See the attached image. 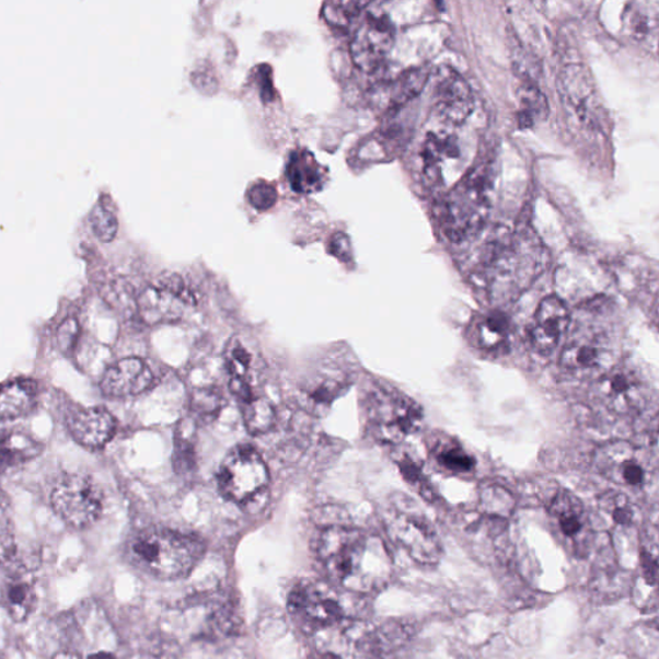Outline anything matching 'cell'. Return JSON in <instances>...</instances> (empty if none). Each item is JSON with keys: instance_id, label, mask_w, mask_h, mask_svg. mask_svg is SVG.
Wrapping results in <instances>:
<instances>
[{"instance_id": "cell-1", "label": "cell", "mask_w": 659, "mask_h": 659, "mask_svg": "<svg viewBox=\"0 0 659 659\" xmlns=\"http://www.w3.org/2000/svg\"><path fill=\"white\" fill-rule=\"evenodd\" d=\"M319 555L333 582L356 594L382 588L391 576L384 544L361 531L328 527L320 536Z\"/></svg>"}, {"instance_id": "cell-2", "label": "cell", "mask_w": 659, "mask_h": 659, "mask_svg": "<svg viewBox=\"0 0 659 659\" xmlns=\"http://www.w3.org/2000/svg\"><path fill=\"white\" fill-rule=\"evenodd\" d=\"M200 540L165 529L139 531L127 545L128 559L142 574L158 580L186 577L203 555Z\"/></svg>"}, {"instance_id": "cell-3", "label": "cell", "mask_w": 659, "mask_h": 659, "mask_svg": "<svg viewBox=\"0 0 659 659\" xmlns=\"http://www.w3.org/2000/svg\"><path fill=\"white\" fill-rule=\"evenodd\" d=\"M546 248L529 224L496 234L481 255V267L489 282L521 285L533 280L546 266Z\"/></svg>"}, {"instance_id": "cell-4", "label": "cell", "mask_w": 659, "mask_h": 659, "mask_svg": "<svg viewBox=\"0 0 659 659\" xmlns=\"http://www.w3.org/2000/svg\"><path fill=\"white\" fill-rule=\"evenodd\" d=\"M495 167L490 163L465 175L444 200L442 226L452 243L474 238L485 227L495 188Z\"/></svg>"}, {"instance_id": "cell-5", "label": "cell", "mask_w": 659, "mask_h": 659, "mask_svg": "<svg viewBox=\"0 0 659 659\" xmlns=\"http://www.w3.org/2000/svg\"><path fill=\"white\" fill-rule=\"evenodd\" d=\"M409 499L400 496L393 501L388 516L386 529L401 547L423 564H435L442 556V544L427 517L409 505Z\"/></svg>"}, {"instance_id": "cell-6", "label": "cell", "mask_w": 659, "mask_h": 659, "mask_svg": "<svg viewBox=\"0 0 659 659\" xmlns=\"http://www.w3.org/2000/svg\"><path fill=\"white\" fill-rule=\"evenodd\" d=\"M269 481L268 467L251 446L229 453L219 469L218 483L226 499L248 505L258 499Z\"/></svg>"}, {"instance_id": "cell-7", "label": "cell", "mask_w": 659, "mask_h": 659, "mask_svg": "<svg viewBox=\"0 0 659 659\" xmlns=\"http://www.w3.org/2000/svg\"><path fill=\"white\" fill-rule=\"evenodd\" d=\"M369 417L373 436L379 441L398 444L420 429L421 407L406 395L378 391L370 397Z\"/></svg>"}, {"instance_id": "cell-8", "label": "cell", "mask_w": 659, "mask_h": 659, "mask_svg": "<svg viewBox=\"0 0 659 659\" xmlns=\"http://www.w3.org/2000/svg\"><path fill=\"white\" fill-rule=\"evenodd\" d=\"M592 395L599 405L617 416L638 415L646 408L649 386L639 370L628 363L611 366L600 373Z\"/></svg>"}, {"instance_id": "cell-9", "label": "cell", "mask_w": 659, "mask_h": 659, "mask_svg": "<svg viewBox=\"0 0 659 659\" xmlns=\"http://www.w3.org/2000/svg\"><path fill=\"white\" fill-rule=\"evenodd\" d=\"M50 502L62 521L80 530L96 522L104 509V497L96 483L78 474L57 483Z\"/></svg>"}, {"instance_id": "cell-10", "label": "cell", "mask_w": 659, "mask_h": 659, "mask_svg": "<svg viewBox=\"0 0 659 659\" xmlns=\"http://www.w3.org/2000/svg\"><path fill=\"white\" fill-rule=\"evenodd\" d=\"M594 465L606 481L624 488L647 485L651 473L647 453L627 441H611L598 447Z\"/></svg>"}, {"instance_id": "cell-11", "label": "cell", "mask_w": 659, "mask_h": 659, "mask_svg": "<svg viewBox=\"0 0 659 659\" xmlns=\"http://www.w3.org/2000/svg\"><path fill=\"white\" fill-rule=\"evenodd\" d=\"M394 43V27L385 13L366 12L350 43V56L358 69L373 72L385 61Z\"/></svg>"}, {"instance_id": "cell-12", "label": "cell", "mask_w": 659, "mask_h": 659, "mask_svg": "<svg viewBox=\"0 0 659 659\" xmlns=\"http://www.w3.org/2000/svg\"><path fill=\"white\" fill-rule=\"evenodd\" d=\"M551 517L556 532L570 551L578 558L589 555L592 544V527L581 500L567 489L559 490L551 505Z\"/></svg>"}, {"instance_id": "cell-13", "label": "cell", "mask_w": 659, "mask_h": 659, "mask_svg": "<svg viewBox=\"0 0 659 659\" xmlns=\"http://www.w3.org/2000/svg\"><path fill=\"white\" fill-rule=\"evenodd\" d=\"M435 112L447 126H461L474 108L472 88L456 70L443 66L436 77Z\"/></svg>"}, {"instance_id": "cell-14", "label": "cell", "mask_w": 659, "mask_h": 659, "mask_svg": "<svg viewBox=\"0 0 659 659\" xmlns=\"http://www.w3.org/2000/svg\"><path fill=\"white\" fill-rule=\"evenodd\" d=\"M296 610L317 626H332L346 618V603L334 586L324 582L304 583L294 592Z\"/></svg>"}, {"instance_id": "cell-15", "label": "cell", "mask_w": 659, "mask_h": 659, "mask_svg": "<svg viewBox=\"0 0 659 659\" xmlns=\"http://www.w3.org/2000/svg\"><path fill=\"white\" fill-rule=\"evenodd\" d=\"M570 322L566 303L556 296L540 303L529 328L531 346L541 355H551L558 348Z\"/></svg>"}, {"instance_id": "cell-16", "label": "cell", "mask_w": 659, "mask_h": 659, "mask_svg": "<svg viewBox=\"0 0 659 659\" xmlns=\"http://www.w3.org/2000/svg\"><path fill=\"white\" fill-rule=\"evenodd\" d=\"M611 354L608 350V342L603 335L582 332L574 335L564 347L560 363L564 369L576 373H594L603 370Z\"/></svg>"}, {"instance_id": "cell-17", "label": "cell", "mask_w": 659, "mask_h": 659, "mask_svg": "<svg viewBox=\"0 0 659 659\" xmlns=\"http://www.w3.org/2000/svg\"><path fill=\"white\" fill-rule=\"evenodd\" d=\"M152 382L153 373L149 366L139 358L130 357L107 369L101 380V390L113 398L135 397L148 391Z\"/></svg>"}, {"instance_id": "cell-18", "label": "cell", "mask_w": 659, "mask_h": 659, "mask_svg": "<svg viewBox=\"0 0 659 659\" xmlns=\"http://www.w3.org/2000/svg\"><path fill=\"white\" fill-rule=\"evenodd\" d=\"M560 91L564 100L573 107L586 126L598 124L599 102L594 85L582 66L569 65L562 71Z\"/></svg>"}, {"instance_id": "cell-19", "label": "cell", "mask_w": 659, "mask_h": 659, "mask_svg": "<svg viewBox=\"0 0 659 659\" xmlns=\"http://www.w3.org/2000/svg\"><path fill=\"white\" fill-rule=\"evenodd\" d=\"M68 426L72 438L88 449H102L116 430L114 416L101 407L79 409L69 417Z\"/></svg>"}, {"instance_id": "cell-20", "label": "cell", "mask_w": 659, "mask_h": 659, "mask_svg": "<svg viewBox=\"0 0 659 659\" xmlns=\"http://www.w3.org/2000/svg\"><path fill=\"white\" fill-rule=\"evenodd\" d=\"M185 300L163 288L150 287L137 299L139 316L149 325L171 324L185 312Z\"/></svg>"}, {"instance_id": "cell-21", "label": "cell", "mask_w": 659, "mask_h": 659, "mask_svg": "<svg viewBox=\"0 0 659 659\" xmlns=\"http://www.w3.org/2000/svg\"><path fill=\"white\" fill-rule=\"evenodd\" d=\"M458 158H460V148L456 137L447 131H431L421 149L424 175L435 185L441 180V164Z\"/></svg>"}, {"instance_id": "cell-22", "label": "cell", "mask_w": 659, "mask_h": 659, "mask_svg": "<svg viewBox=\"0 0 659 659\" xmlns=\"http://www.w3.org/2000/svg\"><path fill=\"white\" fill-rule=\"evenodd\" d=\"M625 26L635 42L657 47L659 27L658 2H634L627 4Z\"/></svg>"}, {"instance_id": "cell-23", "label": "cell", "mask_w": 659, "mask_h": 659, "mask_svg": "<svg viewBox=\"0 0 659 659\" xmlns=\"http://www.w3.org/2000/svg\"><path fill=\"white\" fill-rule=\"evenodd\" d=\"M325 171L309 150L292 152L288 164V178L294 192L312 194L324 185Z\"/></svg>"}, {"instance_id": "cell-24", "label": "cell", "mask_w": 659, "mask_h": 659, "mask_svg": "<svg viewBox=\"0 0 659 659\" xmlns=\"http://www.w3.org/2000/svg\"><path fill=\"white\" fill-rule=\"evenodd\" d=\"M41 452L42 444L25 431L0 433V472L25 464Z\"/></svg>"}, {"instance_id": "cell-25", "label": "cell", "mask_w": 659, "mask_h": 659, "mask_svg": "<svg viewBox=\"0 0 659 659\" xmlns=\"http://www.w3.org/2000/svg\"><path fill=\"white\" fill-rule=\"evenodd\" d=\"M2 604L14 622H24L32 616L36 606V591L32 582L13 577L4 585Z\"/></svg>"}, {"instance_id": "cell-26", "label": "cell", "mask_w": 659, "mask_h": 659, "mask_svg": "<svg viewBox=\"0 0 659 659\" xmlns=\"http://www.w3.org/2000/svg\"><path fill=\"white\" fill-rule=\"evenodd\" d=\"M36 404V388L27 380H18L0 390V417L18 419L32 413Z\"/></svg>"}, {"instance_id": "cell-27", "label": "cell", "mask_w": 659, "mask_h": 659, "mask_svg": "<svg viewBox=\"0 0 659 659\" xmlns=\"http://www.w3.org/2000/svg\"><path fill=\"white\" fill-rule=\"evenodd\" d=\"M518 123L522 128H531L548 114L547 100L534 80H522L518 90Z\"/></svg>"}, {"instance_id": "cell-28", "label": "cell", "mask_w": 659, "mask_h": 659, "mask_svg": "<svg viewBox=\"0 0 659 659\" xmlns=\"http://www.w3.org/2000/svg\"><path fill=\"white\" fill-rule=\"evenodd\" d=\"M429 79V72L423 68H414L402 72V74L394 80L391 90V105L392 107H401L407 104V102L419 96L423 88L426 86Z\"/></svg>"}, {"instance_id": "cell-29", "label": "cell", "mask_w": 659, "mask_h": 659, "mask_svg": "<svg viewBox=\"0 0 659 659\" xmlns=\"http://www.w3.org/2000/svg\"><path fill=\"white\" fill-rule=\"evenodd\" d=\"M243 420L248 433L265 435L274 428L276 413L273 404L266 398H253L243 404Z\"/></svg>"}, {"instance_id": "cell-30", "label": "cell", "mask_w": 659, "mask_h": 659, "mask_svg": "<svg viewBox=\"0 0 659 659\" xmlns=\"http://www.w3.org/2000/svg\"><path fill=\"white\" fill-rule=\"evenodd\" d=\"M599 509L616 525L629 527L635 522V508L625 494L605 493L599 497Z\"/></svg>"}, {"instance_id": "cell-31", "label": "cell", "mask_w": 659, "mask_h": 659, "mask_svg": "<svg viewBox=\"0 0 659 659\" xmlns=\"http://www.w3.org/2000/svg\"><path fill=\"white\" fill-rule=\"evenodd\" d=\"M224 395L217 386L196 388L189 397V407L199 417H215L222 412Z\"/></svg>"}, {"instance_id": "cell-32", "label": "cell", "mask_w": 659, "mask_h": 659, "mask_svg": "<svg viewBox=\"0 0 659 659\" xmlns=\"http://www.w3.org/2000/svg\"><path fill=\"white\" fill-rule=\"evenodd\" d=\"M509 320L502 313L489 314L479 324V340L483 347L495 349L501 347L508 339Z\"/></svg>"}, {"instance_id": "cell-33", "label": "cell", "mask_w": 659, "mask_h": 659, "mask_svg": "<svg viewBox=\"0 0 659 659\" xmlns=\"http://www.w3.org/2000/svg\"><path fill=\"white\" fill-rule=\"evenodd\" d=\"M366 7H368V3L362 2H330L324 7V16L327 24L338 28H347L351 25V22L360 18Z\"/></svg>"}, {"instance_id": "cell-34", "label": "cell", "mask_w": 659, "mask_h": 659, "mask_svg": "<svg viewBox=\"0 0 659 659\" xmlns=\"http://www.w3.org/2000/svg\"><path fill=\"white\" fill-rule=\"evenodd\" d=\"M437 458L439 464L453 473H467L475 466V460L456 443H443L439 447Z\"/></svg>"}, {"instance_id": "cell-35", "label": "cell", "mask_w": 659, "mask_h": 659, "mask_svg": "<svg viewBox=\"0 0 659 659\" xmlns=\"http://www.w3.org/2000/svg\"><path fill=\"white\" fill-rule=\"evenodd\" d=\"M91 223L93 233L102 243H112L119 231V223L112 211L104 207H96L92 211Z\"/></svg>"}, {"instance_id": "cell-36", "label": "cell", "mask_w": 659, "mask_h": 659, "mask_svg": "<svg viewBox=\"0 0 659 659\" xmlns=\"http://www.w3.org/2000/svg\"><path fill=\"white\" fill-rule=\"evenodd\" d=\"M16 533L9 516L0 508V562L10 563L18 555Z\"/></svg>"}, {"instance_id": "cell-37", "label": "cell", "mask_w": 659, "mask_h": 659, "mask_svg": "<svg viewBox=\"0 0 659 659\" xmlns=\"http://www.w3.org/2000/svg\"><path fill=\"white\" fill-rule=\"evenodd\" d=\"M226 361L232 378L246 379L252 365V355L239 342H231L229 348H227Z\"/></svg>"}, {"instance_id": "cell-38", "label": "cell", "mask_w": 659, "mask_h": 659, "mask_svg": "<svg viewBox=\"0 0 659 659\" xmlns=\"http://www.w3.org/2000/svg\"><path fill=\"white\" fill-rule=\"evenodd\" d=\"M196 464L195 447L189 439L177 437L175 439L173 465L175 471L186 474L194 471Z\"/></svg>"}, {"instance_id": "cell-39", "label": "cell", "mask_w": 659, "mask_h": 659, "mask_svg": "<svg viewBox=\"0 0 659 659\" xmlns=\"http://www.w3.org/2000/svg\"><path fill=\"white\" fill-rule=\"evenodd\" d=\"M79 338V324L76 319L65 320L58 328L57 342L63 354H70L74 349Z\"/></svg>"}, {"instance_id": "cell-40", "label": "cell", "mask_w": 659, "mask_h": 659, "mask_svg": "<svg viewBox=\"0 0 659 659\" xmlns=\"http://www.w3.org/2000/svg\"><path fill=\"white\" fill-rule=\"evenodd\" d=\"M248 199H251L253 207L256 209L266 210L273 208L277 199L276 188L267 185V183L255 185L252 187L251 193H248Z\"/></svg>"}, {"instance_id": "cell-41", "label": "cell", "mask_w": 659, "mask_h": 659, "mask_svg": "<svg viewBox=\"0 0 659 659\" xmlns=\"http://www.w3.org/2000/svg\"><path fill=\"white\" fill-rule=\"evenodd\" d=\"M230 391L243 404L254 398L252 388L244 378H232L230 382Z\"/></svg>"}, {"instance_id": "cell-42", "label": "cell", "mask_w": 659, "mask_h": 659, "mask_svg": "<svg viewBox=\"0 0 659 659\" xmlns=\"http://www.w3.org/2000/svg\"><path fill=\"white\" fill-rule=\"evenodd\" d=\"M338 388L339 386L336 383L326 382L316 388V391L311 394V398L321 405L330 404V402L335 398L336 390H338Z\"/></svg>"}, {"instance_id": "cell-43", "label": "cell", "mask_w": 659, "mask_h": 659, "mask_svg": "<svg viewBox=\"0 0 659 659\" xmlns=\"http://www.w3.org/2000/svg\"><path fill=\"white\" fill-rule=\"evenodd\" d=\"M400 467L405 478L412 483L421 482V467L414 460L404 456L400 459Z\"/></svg>"}, {"instance_id": "cell-44", "label": "cell", "mask_w": 659, "mask_h": 659, "mask_svg": "<svg viewBox=\"0 0 659 659\" xmlns=\"http://www.w3.org/2000/svg\"><path fill=\"white\" fill-rule=\"evenodd\" d=\"M319 659H361V657L343 649H330L324 651V654H321Z\"/></svg>"}, {"instance_id": "cell-45", "label": "cell", "mask_w": 659, "mask_h": 659, "mask_svg": "<svg viewBox=\"0 0 659 659\" xmlns=\"http://www.w3.org/2000/svg\"><path fill=\"white\" fill-rule=\"evenodd\" d=\"M85 659H115V658L113 655L106 654V651H99V654L90 655Z\"/></svg>"}]
</instances>
